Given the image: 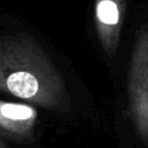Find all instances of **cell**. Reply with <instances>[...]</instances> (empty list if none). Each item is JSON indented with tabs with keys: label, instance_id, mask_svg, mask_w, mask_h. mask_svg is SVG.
I'll use <instances>...</instances> for the list:
<instances>
[{
	"label": "cell",
	"instance_id": "cell-1",
	"mask_svg": "<svg viewBox=\"0 0 148 148\" xmlns=\"http://www.w3.org/2000/svg\"><path fill=\"white\" fill-rule=\"evenodd\" d=\"M0 92L54 112L71 109L62 73L39 42L25 32L0 36Z\"/></svg>",
	"mask_w": 148,
	"mask_h": 148
},
{
	"label": "cell",
	"instance_id": "cell-2",
	"mask_svg": "<svg viewBox=\"0 0 148 148\" xmlns=\"http://www.w3.org/2000/svg\"><path fill=\"white\" fill-rule=\"evenodd\" d=\"M130 113L139 138L148 145V23L135 33L129 70Z\"/></svg>",
	"mask_w": 148,
	"mask_h": 148
},
{
	"label": "cell",
	"instance_id": "cell-3",
	"mask_svg": "<svg viewBox=\"0 0 148 148\" xmlns=\"http://www.w3.org/2000/svg\"><path fill=\"white\" fill-rule=\"evenodd\" d=\"M126 11V0H96L95 23L102 50L115 55Z\"/></svg>",
	"mask_w": 148,
	"mask_h": 148
},
{
	"label": "cell",
	"instance_id": "cell-4",
	"mask_svg": "<svg viewBox=\"0 0 148 148\" xmlns=\"http://www.w3.org/2000/svg\"><path fill=\"white\" fill-rule=\"evenodd\" d=\"M37 117L38 113L32 105L0 100V131L13 139H33Z\"/></svg>",
	"mask_w": 148,
	"mask_h": 148
},
{
	"label": "cell",
	"instance_id": "cell-5",
	"mask_svg": "<svg viewBox=\"0 0 148 148\" xmlns=\"http://www.w3.org/2000/svg\"><path fill=\"white\" fill-rule=\"evenodd\" d=\"M0 148H8V147H7V145L4 144V143L1 142V140H0Z\"/></svg>",
	"mask_w": 148,
	"mask_h": 148
}]
</instances>
